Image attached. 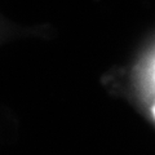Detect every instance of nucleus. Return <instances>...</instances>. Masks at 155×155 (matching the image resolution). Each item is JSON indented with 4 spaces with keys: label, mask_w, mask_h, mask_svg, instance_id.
<instances>
[{
    "label": "nucleus",
    "mask_w": 155,
    "mask_h": 155,
    "mask_svg": "<svg viewBox=\"0 0 155 155\" xmlns=\"http://www.w3.org/2000/svg\"><path fill=\"white\" fill-rule=\"evenodd\" d=\"M153 114H154V116H155V105L153 106Z\"/></svg>",
    "instance_id": "f257e3e1"
},
{
    "label": "nucleus",
    "mask_w": 155,
    "mask_h": 155,
    "mask_svg": "<svg viewBox=\"0 0 155 155\" xmlns=\"http://www.w3.org/2000/svg\"><path fill=\"white\" fill-rule=\"evenodd\" d=\"M154 78H155V72H154Z\"/></svg>",
    "instance_id": "f03ea898"
}]
</instances>
